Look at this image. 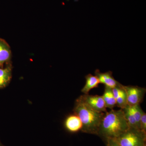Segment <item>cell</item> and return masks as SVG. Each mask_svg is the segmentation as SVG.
Here are the masks:
<instances>
[{
  "mask_svg": "<svg viewBox=\"0 0 146 146\" xmlns=\"http://www.w3.org/2000/svg\"><path fill=\"white\" fill-rule=\"evenodd\" d=\"M129 127L123 110L111 109L105 113L97 135L105 141L116 139Z\"/></svg>",
  "mask_w": 146,
  "mask_h": 146,
  "instance_id": "1",
  "label": "cell"
},
{
  "mask_svg": "<svg viewBox=\"0 0 146 146\" xmlns=\"http://www.w3.org/2000/svg\"><path fill=\"white\" fill-rule=\"evenodd\" d=\"M82 123L81 131L84 133L98 134V131L104 112H98L91 108L80 99L76 100L74 109Z\"/></svg>",
  "mask_w": 146,
  "mask_h": 146,
  "instance_id": "2",
  "label": "cell"
},
{
  "mask_svg": "<svg viewBox=\"0 0 146 146\" xmlns=\"http://www.w3.org/2000/svg\"><path fill=\"white\" fill-rule=\"evenodd\" d=\"M115 139L121 146H144L146 144V132L129 127Z\"/></svg>",
  "mask_w": 146,
  "mask_h": 146,
  "instance_id": "3",
  "label": "cell"
},
{
  "mask_svg": "<svg viewBox=\"0 0 146 146\" xmlns=\"http://www.w3.org/2000/svg\"><path fill=\"white\" fill-rule=\"evenodd\" d=\"M126 93L127 105L133 106L142 102L146 93L145 88L136 86H124Z\"/></svg>",
  "mask_w": 146,
  "mask_h": 146,
  "instance_id": "4",
  "label": "cell"
},
{
  "mask_svg": "<svg viewBox=\"0 0 146 146\" xmlns=\"http://www.w3.org/2000/svg\"><path fill=\"white\" fill-rule=\"evenodd\" d=\"M78 98L96 111L104 113L107 112V108L102 96L84 94Z\"/></svg>",
  "mask_w": 146,
  "mask_h": 146,
  "instance_id": "5",
  "label": "cell"
},
{
  "mask_svg": "<svg viewBox=\"0 0 146 146\" xmlns=\"http://www.w3.org/2000/svg\"><path fill=\"white\" fill-rule=\"evenodd\" d=\"M95 76L98 78L100 83L103 84L105 86L110 89L115 88L121 84L114 78L111 71L102 73L100 72V70H96L95 71Z\"/></svg>",
  "mask_w": 146,
  "mask_h": 146,
  "instance_id": "6",
  "label": "cell"
},
{
  "mask_svg": "<svg viewBox=\"0 0 146 146\" xmlns=\"http://www.w3.org/2000/svg\"><path fill=\"white\" fill-rule=\"evenodd\" d=\"M65 126L67 130L72 133H75L81 130L82 123L78 116L75 114L70 115L66 118Z\"/></svg>",
  "mask_w": 146,
  "mask_h": 146,
  "instance_id": "7",
  "label": "cell"
},
{
  "mask_svg": "<svg viewBox=\"0 0 146 146\" xmlns=\"http://www.w3.org/2000/svg\"><path fill=\"white\" fill-rule=\"evenodd\" d=\"M11 56L10 47L4 40L0 39V66L9 61Z\"/></svg>",
  "mask_w": 146,
  "mask_h": 146,
  "instance_id": "8",
  "label": "cell"
},
{
  "mask_svg": "<svg viewBox=\"0 0 146 146\" xmlns=\"http://www.w3.org/2000/svg\"><path fill=\"white\" fill-rule=\"evenodd\" d=\"M85 79L86 83L81 91L84 94H88L91 89L98 87L100 82L96 76L91 74L85 76Z\"/></svg>",
  "mask_w": 146,
  "mask_h": 146,
  "instance_id": "9",
  "label": "cell"
},
{
  "mask_svg": "<svg viewBox=\"0 0 146 146\" xmlns=\"http://www.w3.org/2000/svg\"><path fill=\"white\" fill-rule=\"evenodd\" d=\"M102 96L106 108L113 109L116 106V100L112 94V89L105 86L104 93Z\"/></svg>",
  "mask_w": 146,
  "mask_h": 146,
  "instance_id": "10",
  "label": "cell"
},
{
  "mask_svg": "<svg viewBox=\"0 0 146 146\" xmlns=\"http://www.w3.org/2000/svg\"><path fill=\"white\" fill-rule=\"evenodd\" d=\"M11 72L10 67L0 68V89L4 88L9 83L11 78Z\"/></svg>",
  "mask_w": 146,
  "mask_h": 146,
  "instance_id": "11",
  "label": "cell"
},
{
  "mask_svg": "<svg viewBox=\"0 0 146 146\" xmlns=\"http://www.w3.org/2000/svg\"><path fill=\"white\" fill-rule=\"evenodd\" d=\"M122 110L129 127L138 129L136 119L131 111L130 106L127 105L125 108Z\"/></svg>",
  "mask_w": 146,
  "mask_h": 146,
  "instance_id": "12",
  "label": "cell"
},
{
  "mask_svg": "<svg viewBox=\"0 0 146 146\" xmlns=\"http://www.w3.org/2000/svg\"><path fill=\"white\" fill-rule=\"evenodd\" d=\"M116 106L120 108L121 109H124L127 106L126 93L124 89L123 85L121 90L119 96L116 99Z\"/></svg>",
  "mask_w": 146,
  "mask_h": 146,
  "instance_id": "13",
  "label": "cell"
},
{
  "mask_svg": "<svg viewBox=\"0 0 146 146\" xmlns=\"http://www.w3.org/2000/svg\"><path fill=\"white\" fill-rule=\"evenodd\" d=\"M130 107L131 111L133 112V115L136 119L138 129H141L140 122H141V117H142L144 111L141 108L140 104L134 106H130Z\"/></svg>",
  "mask_w": 146,
  "mask_h": 146,
  "instance_id": "14",
  "label": "cell"
},
{
  "mask_svg": "<svg viewBox=\"0 0 146 146\" xmlns=\"http://www.w3.org/2000/svg\"><path fill=\"white\" fill-rule=\"evenodd\" d=\"M140 127L141 130L146 132V114L144 112L141 117Z\"/></svg>",
  "mask_w": 146,
  "mask_h": 146,
  "instance_id": "15",
  "label": "cell"
},
{
  "mask_svg": "<svg viewBox=\"0 0 146 146\" xmlns=\"http://www.w3.org/2000/svg\"><path fill=\"white\" fill-rule=\"evenodd\" d=\"M106 141V146H121L115 139H108Z\"/></svg>",
  "mask_w": 146,
  "mask_h": 146,
  "instance_id": "16",
  "label": "cell"
},
{
  "mask_svg": "<svg viewBox=\"0 0 146 146\" xmlns=\"http://www.w3.org/2000/svg\"><path fill=\"white\" fill-rule=\"evenodd\" d=\"M144 146H146V144H145V145Z\"/></svg>",
  "mask_w": 146,
  "mask_h": 146,
  "instance_id": "17",
  "label": "cell"
},
{
  "mask_svg": "<svg viewBox=\"0 0 146 146\" xmlns=\"http://www.w3.org/2000/svg\"><path fill=\"white\" fill-rule=\"evenodd\" d=\"M0 146H1V144H0Z\"/></svg>",
  "mask_w": 146,
  "mask_h": 146,
  "instance_id": "18",
  "label": "cell"
}]
</instances>
